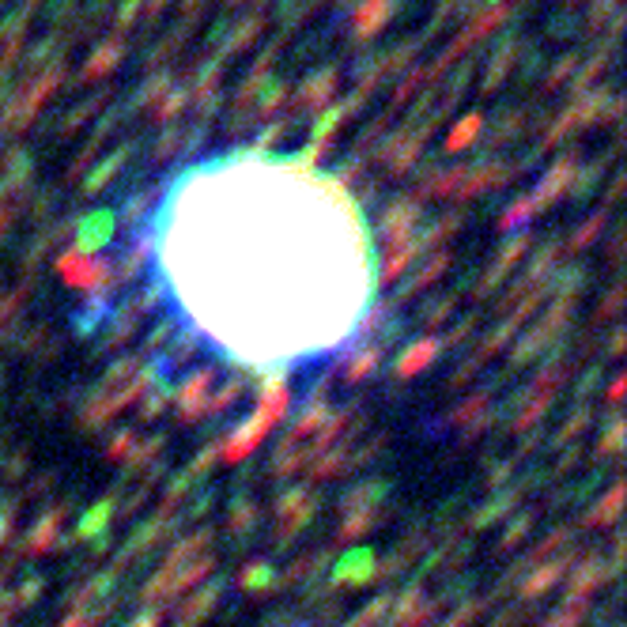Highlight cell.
I'll return each mask as SVG.
<instances>
[{
  "label": "cell",
  "instance_id": "6da1fadb",
  "mask_svg": "<svg viewBox=\"0 0 627 627\" xmlns=\"http://www.w3.org/2000/svg\"><path fill=\"white\" fill-rule=\"evenodd\" d=\"M102 265L99 261H91L84 250H72V254L61 257V276H65L72 288H95L102 280Z\"/></svg>",
  "mask_w": 627,
  "mask_h": 627
},
{
  "label": "cell",
  "instance_id": "7a4b0ae2",
  "mask_svg": "<svg viewBox=\"0 0 627 627\" xmlns=\"http://www.w3.org/2000/svg\"><path fill=\"white\" fill-rule=\"evenodd\" d=\"M265 435H269V424L254 416V420H250L246 427H238L235 439L227 442V450H223V461H246L257 450V446H261V439H265Z\"/></svg>",
  "mask_w": 627,
  "mask_h": 627
},
{
  "label": "cell",
  "instance_id": "3957f363",
  "mask_svg": "<svg viewBox=\"0 0 627 627\" xmlns=\"http://www.w3.org/2000/svg\"><path fill=\"white\" fill-rule=\"evenodd\" d=\"M435 356H439V340H420L416 348H408L405 356H401V363H397V374H401V378H412V374L424 371V367Z\"/></svg>",
  "mask_w": 627,
  "mask_h": 627
},
{
  "label": "cell",
  "instance_id": "277c9868",
  "mask_svg": "<svg viewBox=\"0 0 627 627\" xmlns=\"http://www.w3.org/2000/svg\"><path fill=\"white\" fill-rule=\"evenodd\" d=\"M291 393L284 386H272L269 393H261V405H257V420H265V424H276L280 416H284V408H288Z\"/></svg>",
  "mask_w": 627,
  "mask_h": 627
},
{
  "label": "cell",
  "instance_id": "5b68a950",
  "mask_svg": "<svg viewBox=\"0 0 627 627\" xmlns=\"http://www.w3.org/2000/svg\"><path fill=\"white\" fill-rule=\"evenodd\" d=\"M476 133H480V118H465L458 125V133H450L446 148H450V152H461V148H465V144H469V140H473Z\"/></svg>",
  "mask_w": 627,
  "mask_h": 627
},
{
  "label": "cell",
  "instance_id": "8992f818",
  "mask_svg": "<svg viewBox=\"0 0 627 627\" xmlns=\"http://www.w3.org/2000/svg\"><path fill=\"white\" fill-rule=\"evenodd\" d=\"M382 4H386V0H371V4H367L371 12H367V16H363V19L356 23L359 34H374V31H378V23H382V19L390 16V12H382Z\"/></svg>",
  "mask_w": 627,
  "mask_h": 627
}]
</instances>
